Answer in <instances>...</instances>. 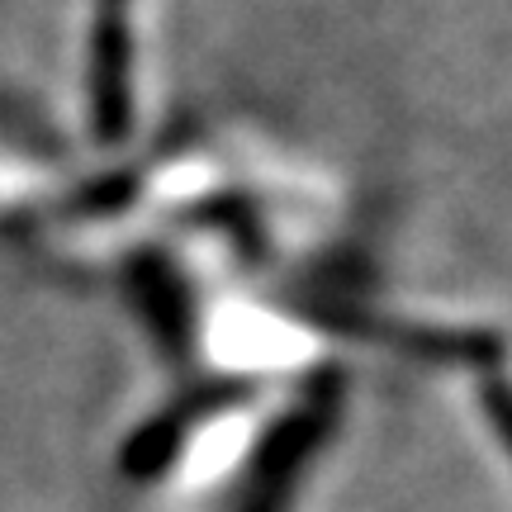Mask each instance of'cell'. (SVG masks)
<instances>
[{"label":"cell","instance_id":"1","mask_svg":"<svg viewBox=\"0 0 512 512\" xmlns=\"http://www.w3.org/2000/svg\"><path fill=\"white\" fill-rule=\"evenodd\" d=\"M332 427V384H318L309 399L299 403L294 413H285V422L271 432L266 451H261V470L252 479V498L242 512H285L290 489L299 479V465L309 460V451L328 437Z\"/></svg>","mask_w":512,"mask_h":512},{"label":"cell","instance_id":"2","mask_svg":"<svg viewBox=\"0 0 512 512\" xmlns=\"http://www.w3.org/2000/svg\"><path fill=\"white\" fill-rule=\"evenodd\" d=\"M484 408H489V418H494V427L503 432V441H508L512 451V384L508 380H484Z\"/></svg>","mask_w":512,"mask_h":512},{"label":"cell","instance_id":"3","mask_svg":"<svg viewBox=\"0 0 512 512\" xmlns=\"http://www.w3.org/2000/svg\"><path fill=\"white\" fill-rule=\"evenodd\" d=\"M105 5H124V0H105Z\"/></svg>","mask_w":512,"mask_h":512}]
</instances>
